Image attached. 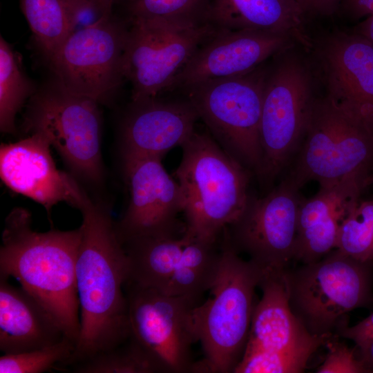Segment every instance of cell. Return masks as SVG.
Listing matches in <instances>:
<instances>
[{
    "label": "cell",
    "mask_w": 373,
    "mask_h": 373,
    "mask_svg": "<svg viewBox=\"0 0 373 373\" xmlns=\"http://www.w3.org/2000/svg\"><path fill=\"white\" fill-rule=\"evenodd\" d=\"M82 239L76 263L80 333L69 367L108 350L131 335L124 285L128 261L108 204L90 197L79 209Z\"/></svg>",
    "instance_id": "obj_1"
},
{
    "label": "cell",
    "mask_w": 373,
    "mask_h": 373,
    "mask_svg": "<svg viewBox=\"0 0 373 373\" xmlns=\"http://www.w3.org/2000/svg\"><path fill=\"white\" fill-rule=\"evenodd\" d=\"M82 229L39 232L26 209H13L5 220L0 276L13 277L51 314L76 346L80 333L76 263Z\"/></svg>",
    "instance_id": "obj_2"
},
{
    "label": "cell",
    "mask_w": 373,
    "mask_h": 373,
    "mask_svg": "<svg viewBox=\"0 0 373 373\" xmlns=\"http://www.w3.org/2000/svg\"><path fill=\"white\" fill-rule=\"evenodd\" d=\"M220 240L221 257L211 298L191 313L193 332L204 353L193 372H234L247 344L255 290L265 273L253 261L241 258L223 233Z\"/></svg>",
    "instance_id": "obj_3"
},
{
    "label": "cell",
    "mask_w": 373,
    "mask_h": 373,
    "mask_svg": "<svg viewBox=\"0 0 373 373\" xmlns=\"http://www.w3.org/2000/svg\"><path fill=\"white\" fill-rule=\"evenodd\" d=\"M181 147L182 160L173 175L183 193L185 233L216 241L247 204L249 171L209 133L195 129Z\"/></svg>",
    "instance_id": "obj_4"
},
{
    "label": "cell",
    "mask_w": 373,
    "mask_h": 373,
    "mask_svg": "<svg viewBox=\"0 0 373 373\" xmlns=\"http://www.w3.org/2000/svg\"><path fill=\"white\" fill-rule=\"evenodd\" d=\"M304 137L289 176L298 188L312 180L320 186L347 179L371 184L373 132L328 96L314 99Z\"/></svg>",
    "instance_id": "obj_5"
},
{
    "label": "cell",
    "mask_w": 373,
    "mask_h": 373,
    "mask_svg": "<svg viewBox=\"0 0 373 373\" xmlns=\"http://www.w3.org/2000/svg\"><path fill=\"white\" fill-rule=\"evenodd\" d=\"M372 262L358 261L337 249L316 262L287 269L290 307L310 333L330 334L346 314L372 302Z\"/></svg>",
    "instance_id": "obj_6"
},
{
    "label": "cell",
    "mask_w": 373,
    "mask_h": 373,
    "mask_svg": "<svg viewBox=\"0 0 373 373\" xmlns=\"http://www.w3.org/2000/svg\"><path fill=\"white\" fill-rule=\"evenodd\" d=\"M285 271H265L247 344L233 373H299L332 333H310L292 312Z\"/></svg>",
    "instance_id": "obj_7"
},
{
    "label": "cell",
    "mask_w": 373,
    "mask_h": 373,
    "mask_svg": "<svg viewBox=\"0 0 373 373\" xmlns=\"http://www.w3.org/2000/svg\"><path fill=\"white\" fill-rule=\"evenodd\" d=\"M97 104L55 81L32 96L23 124L26 132L44 135L73 175L93 186L104 177Z\"/></svg>",
    "instance_id": "obj_8"
},
{
    "label": "cell",
    "mask_w": 373,
    "mask_h": 373,
    "mask_svg": "<svg viewBox=\"0 0 373 373\" xmlns=\"http://www.w3.org/2000/svg\"><path fill=\"white\" fill-rule=\"evenodd\" d=\"M267 69L203 82L184 90L219 145L258 174L262 162L260 124Z\"/></svg>",
    "instance_id": "obj_9"
},
{
    "label": "cell",
    "mask_w": 373,
    "mask_h": 373,
    "mask_svg": "<svg viewBox=\"0 0 373 373\" xmlns=\"http://www.w3.org/2000/svg\"><path fill=\"white\" fill-rule=\"evenodd\" d=\"M308 67L296 55L284 56L265 79L260 141L262 162L258 173L269 182L282 171L304 137L312 105Z\"/></svg>",
    "instance_id": "obj_10"
},
{
    "label": "cell",
    "mask_w": 373,
    "mask_h": 373,
    "mask_svg": "<svg viewBox=\"0 0 373 373\" xmlns=\"http://www.w3.org/2000/svg\"><path fill=\"white\" fill-rule=\"evenodd\" d=\"M128 28L111 14L75 30L47 59L55 81L73 94L106 99L125 78Z\"/></svg>",
    "instance_id": "obj_11"
},
{
    "label": "cell",
    "mask_w": 373,
    "mask_h": 373,
    "mask_svg": "<svg viewBox=\"0 0 373 373\" xmlns=\"http://www.w3.org/2000/svg\"><path fill=\"white\" fill-rule=\"evenodd\" d=\"M129 23L124 73L132 85V102L167 91L198 47L220 28L211 22L193 28L144 21Z\"/></svg>",
    "instance_id": "obj_12"
},
{
    "label": "cell",
    "mask_w": 373,
    "mask_h": 373,
    "mask_svg": "<svg viewBox=\"0 0 373 373\" xmlns=\"http://www.w3.org/2000/svg\"><path fill=\"white\" fill-rule=\"evenodd\" d=\"M131 334L159 362L164 373L193 372L192 310L198 303L126 280Z\"/></svg>",
    "instance_id": "obj_13"
},
{
    "label": "cell",
    "mask_w": 373,
    "mask_h": 373,
    "mask_svg": "<svg viewBox=\"0 0 373 373\" xmlns=\"http://www.w3.org/2000/svg\"><path fill=\"white\" fill-rule=\"evenodd\" d=\"M299 189L288 177L265 196H250L240 216L222 231L238 254L264 271L286 270L294 259Z\"/></svg>",
    "instance_id": "obj_14"
},
{
    "label": "cell",
    "mask_w": 373,
    "mask_h": 373,
    "mask_svg": "<svg viewBox=\"0 0 373 373\" xmlns=\"http://www.w3.org/2000/svg\"><path fill=\"white\" fill-rule=\"evenodd\" d=\"M129 202L119 220L117 233L130 239L185 231L178 219L183 212L184 197L178 181L163 166L161 159L137 157L123 159Z\"/></svg>",
    "instance_id": "obj_15"
},
{
    "label": "cell",
    "mask_w": 373,
    "mask_h": 373,
    "mask_svg": "<svg viewBox=\"0 0 373 373\" xmlns=\"http://www.w3.org/2000/svg\"><path fill=\"white\" fill-rule=\"evenodd\" d=\"M293 40L269 31L219 28L198 47L167 91L249 73L271 56L285 51Z\"/></svg>",
    "instance_id": "obj_16"
},
{
    "label": "cell",
    "mask_w": 373,
    "mask_h": 373,
    "mask_svg": "<svg viewBox=\"0 0 373 373\" xmlns=\"http://www.w3.org/2000/svg\"><path fill=\"white\" fill-rule=\"evenodd\" d=\"M48 140L39 132L0 146V177L13 191L41 204L50 215L59 202L80 209L88 195L73 175L59 170Z\"/></svg>",
    "instance_id": "obj_17"
},
{
    "label": "cell",
    "mask_w": 373,
    "mask_h": 373,
    "mask_svg": "<svg viewBox=\"0 0 373 373\" xmlns=\"http://www.w3.org/2000/svg\"><path fill=\"white\" fill-rule=\"evenodd\" d=\"M316 47L326 95L373 132V45L354 31H335Z\"/></svg>",
    "instance_id": "obj_18"
},
{
    "label": "cell",
    "mask_w": 373,
    "mask_h": 373,
    "mask_svg": "<svg viewBox=\"0 0 373 373\" xmlns=\"http://www.w3.org/2000/svg\"><path fill=\"white\" fill-rule=\"evenodd\" d=\"M198 115L188 99L157 97L132 102L122 130V159L150 157L162 159L182 146L195 131Z\"/></svg>",
    "instance_id": "obj_19"
},
{
    "label": "cell",
    "mask_w": 373,
    "mask_h": 373,
    "mask_svg": "<svg viewBox=\"0 0 373 373\" xmlns=\"http://www.w3.org/2000/svg\"><path fill=\"white\" fill-rule=\"evenodd\" d=\"M368 185L363 180L347 179L321 186L314 196L302 199L293 260L314 262L336 249L342 223Z\"/></svg>",
    "instance_id": "obj_20"
},
{
    "label": "cell",
    "mask_w": 373,
    "mask_h": 373,
    "mask_svg": "<svg viewBox=\"0 0 373 373\" xmlns=\"http://www.w3.org/2000/svg\"><path fill=\"white\" fill-rule=\"evenodd\" d=\"M67 338L46 309L21 287L0 276V350L13 354L54 345Z\"/></svg>",
    "instance_id": "obj_21"
},
{
    "label": "cell",
    "mask_w": 373,
    "mask_h": 373,
    "mask_svg": "<svg viewBox=\"0 0 373 373\" xmlns=\"http://www.w3.org/2000/svg\"><path fill=\"white\" fill-rule=\"evenodd\" d=\"M305 19L296 0H212L209 14L210 22L220 28L283 34L309 48Z\"/></svg>",
    "instance_id": "obj_22"
},
{
    "label": "cell",
    "mask_w": 373,
    "mask_h": 373,
    "mask_svg": "<svg viewBox=\"0 0 373 373\" xmlns=\"http://www.w3.org/2000/svg\"><path fill=\"white\" fill-rule=\"evenodd\" d=\"M190 238L184 231L122 242L128 261L126 280L162 290L169 282Z\"/></svg>",
    "instance_id": "obj_23"
},
{
    "label": "cell",
    "mask_w": 373,
    "mask_h": 373,
    "mask_svg": "<svg viewBox=\"0 0 373 373\" xmlns=\"http://www.w3.org/2000/svg\"><path fill=\"white\" fill-rule=\"evenodd\" d=\"M36 43L48 59L88 13L99 17L88 0H19Z\"/></svg>",
    "instance_id": "obj_24"
},
{
    "label": "cell",
    "mask_w": 373,
    "mask_h": 373,
    "mask_svg": "<svg viewBox=\"0 0 373 373\" xmlns=\"http://www.w3.org/2000/svg\"><path fill=\"white\" fill-rule=\"evenodd\" d=\"M220 257V238L208 241L191 236L169 282L160 291L198 303L202 294L211 289Z\"/></svg>",
    "instance_id": "obj_25"
},
{
    "label": "cell",
    "mask_w": 373,
    "mask_h": 373,
    "mask_svg": "<svg viewBox=\"0 0 373 373\" xmlns=\"http://www.w3.org/2000/svg\"><path fill=\"white\" fill-rule=\"evenodd\" d=\"M212 0H124L128 21H144L173 28L209 23Z\"/></svg>",
    "instance_id": "obj_26"
},
{
    "label": "cell",
    "mask_w": 373,
    "mask_h": 373,
    "mask_svg": "<svg viewBox=\"0 0 373 373\" xmlns=\"http://www.w3.org/2000/svg\"><path fill=\"white\" fill-rule=\"evenodd\" d=\"M35 93V87L25 75L21 58L0 37V130L16 131L15 117L26 100Z\"/></svg>",
    "instance_id": "obj_27"
},
{
    "label": "cell",
    "mask_w": 373,
    "mask_h": 373,
    "mask_svg": "<svg viewBox=\"0 0 373 373\" xmlns=\"http://www.w3.org/2000/svg\"><path fill=\"white\" fill-rule=\"evenodd\" d=\"M73 373H164L155 358L131 334L124 342L77 363Z\"/></svg>",
    "instance_id": "obj_28"
},
{
    "label": "cell",
    "mask_w": 373,
    "mask_h": 373,
    "mask_svg": "<svg viewBox=\"0 0 373 373\" xmlns=\"http://www.w3.org/2000/svg\"><path fill=\"white\" fill-rule=\"evenodd\" d=\"M363 262L373 261V199L361 201L342 223L336 247Z\"/></svg>",
    "instance_id": "obj_29"
},
{
    "label": "cell",
    "mask_w": 373,
    "mask_h": 373,
    "mask_svg": "<svg viewBox=\"0 0 373 373\" xmlns=\"http://www.w3.org/2000/svg\"><path fill=\"white\" fill-rule=\"evenodd\" d=\"M75 348V343L64 338L43 348L3 354L0 357V373H42L56 370L70 359Z\"/></svg>",
    "instance_id": "obj_30"
},
{
    "label": "cell",
    "mask_w": 373,
    "mask_h": 373,
    "mask_svg": "<svg viewBox=\"0 0 373 373\" xmlns=\"http://www.w3.org/2000/svg\"><path fill=\"white\" fill-rule=\"evenodd\" d=\"M336 337L332 335L326 342L327 353L323 362L316 372L318 373H369V370L356 355V350L350 348Z\"/></svg>",
    "instance_id": "obj_31"
},
{
    "label": "cell",
    "mask_w": 373,
    "mask_h": 373,
    "mask_svg": "<svg viewBox=\"0 0 373 373\" xmlns=\"http://www.w3.org/2000/svg\"><path fill=\"white\" fill-rule=\"evenodd\" d=\"M338 335L354 341L358 347L373 339V313L353 326H348L347 318L337 327Z\"/></svg>",
    "instance_id": "obj_32"
},
{
    "label": "cell",
    "mask_w": 373,
    "mask_h": 373,
    "mask_svg": "<svg viewBox=\"0 0 373 373\" xmlns=\"http://www.w3.org/2000/svg\"><path fill=\"white\" fill-rule=\"evenodd\" d=\"M305 17L332 16L340 8L341 0H296Z\"/></svg>",
    "instance_id": "obj_33"
},
{
    "label": "cell",
    "mask_w": 373,
    "mask_h": 373,
    "mask_svg": "<svg viewBox=\"0 0 373 373\" xmlns=\"http://www.w3.org/2000/svg\"><path fill=\"white\" fill-rule=\"evenodd\" d=\"M339 10L349 19L360 20L373 15V0H341Z\"/></svg>",
    "instance_id": "obj_34"
},
{
    "label": "cell",
    "mask_w": 373,
    "mask_h": 373,
    "mask_svg": "<svg viewBox=\"0 0 373 373\" xmlns=\"http://www.w3.org/2000/svg\"><path fill=\"white\" fill-rule=\"evenodd\" d=\"M358 349V358L370 372H373V339L356 347Z\"/></svg>",
    "instance_id": "obj_35"
},
{
    "label": "cell",
    "mask_w": 373,
    "mask_h": 373,
    "mask_svg": "<svg viewBox=\"0 0 373 373\" xmlns=\"http://www.w3.org/2000/svg\"><path fill=\"white\" fill-rule=\"evenodd\" d=\"M354 32L366 38L373 45V15L362 20L354 28Z\"/></svg>",
    "instance_id": "obj_36"
},
{
    "label": "cell",
    "mask_w": 373,
    "mask_h": 373,
    "mask_svg": "<svg viewBox=\"0 0 373 373\" xmlns=\"http://www.w3.org/2000/svg\"><path fill=\"white\" fill-rule=\"evenodd\" d=\"M96 9L100 17L113 14V5L118 0H88Z\"/></svg>",
    "instance_id": "obj_37"
},
{
    "label": "cell",
    "mask_w": 373,
    "mask_h": 373,
    "mask_svg": "<svg viewBox=\"0 0 373 373\" xmlns=\"http://www.w3.org/2000/svg\"><path fill=\"white\" fill-rule=\"evenodd\" d=\"M373 182V175L372 176L371 183Z\"/></svg>",
    "instance_id": "obj_38"
}]
</instances>
